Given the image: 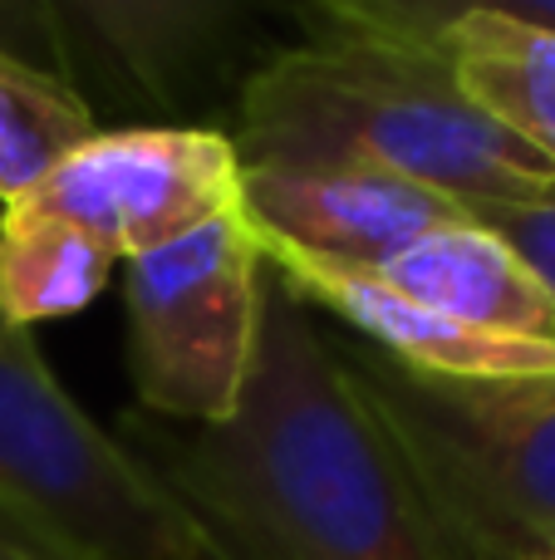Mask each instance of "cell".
<instances>
[{
	"mask_svg": "<svg viewBox=\"0 0 555 560\" xmlns=\"http://www.w3.org/2000/svg\"><path fill=\"white\" fill-rule=\"evenodd\" d=\"M118 438L226 560H462L340 335L271 266L236 413L212 428L128 413Z\"/></svg>",
	"mask_w": 555,
	"mask_h": 560,
	"instance_id": "cell-1",
	"label": "cell"
},
{
	"mask_svg": "<svg viewBox=\"0 0 555 560\" xmlns=\"http://www.w3.org/2000/svg\"><path fill=\"white\" fill-rule=\"evenodd\" d=\"M241 163H340L409 177L458 202H546L555 163L487 118L438 45L320 30L241 79Z\"/></svg>",
	"mask_w": 555,
	"mask_h": 560,
	"instance_id": "cell-2",
	"label": "cell"
},
{
	"mask_svg": "<svg viewBox=\"0 0 555 560\" xmlns=\"http://www.w3.org/2000/svg\"><path fill=\"white\" fill-rule=\"evenodd\" d=\"M0 526L49 560H226L0 315Z\"/></svg>",
	"mask_w": 555,
	"mask_h": 560,
	"instance_id": "cell-3",
	"label": "cell"
},
{
	"mask_svg": "<svg viewBox=\"0 0 555 560\" xmlns=\"http://www.w3.org/2000/svg\"><path fill=\"white\" fill-rule=\"evenodd\" d=\"M374 413L399 438L462 560L555 551V374L507 384L428 378L340 335Z\"/></svg>",
	"mask_w": 555,
	"mask_h": 560,
	"instance_id": "cell-4",
	"label": "cell"
},
{
	"mask_svg": "<svg viewBox=\"0 0 555 560\" xmlns=\"http://www.w3.org/2000/svg\"><path fill=\"white\" fill-rule=\"evenodd\" d=\"M128 266V369L143 413L212 428L241 404L261 319V246L241 212L133 256Z\"/></svg>",
	"mask_w": 555,
	"mask_h": 560,
	"instance_id": "cell-5",
	"label": "cell"
},
{
	"mask_svg": "<svg viewBox=\"0 0 555 560\" xmlns=\"http://www.w3.org/2000/svg\"><path fill=\"white\" fill-rule=\"evenodd\" d=\"M236 183L241 158L222 128H98L5 207L79 222L133 261L236 212Z\"/></svg>",
	"mask_w": 555,
	"mask_h": 560,
	"instance_id": "cell-6",
	"label": "cell"
},
{
	"mask_svg": "<svg viewBox=\"0 0 555 560\" xmlns=\"http://www.w3.org/2000/svg\"><path fill=\"white\" fill-rule=\"evenodd\" d=\"M236 212L261 252L383 271L418 236L462 222V202L379 167L241 163Z\"/></svg>",
	"mask_w": 555,
	"mask_h": 560,
	"instance_id": "cell-7",
	"label": "cell"
},
{
	"mask_svg": "<svg viewBox=\"0 0 555 560\" xmlns=\"http://www.w3.org/2000/svg\"><path fill=\"white\" fill-rule=\"evenodd\" d=\"M265 266L305 295L320 315H334L354 339L379 349L383 359L428 378H458V384H507V378H551L555 345L551 339H511L487 335L462 319L428 310L393 290L379 271L364 266L310 261V256L261 252Z\"/></svg>",
	"mask_w": 555,
	"mask_h": 560,
	"instance_id": "cell-8",
	"label": "cell"
},
{
	"mask_svg": "<svg viewBox=\"0 0 555 560\" xmlns=\"http://www.w3.org/2000/svg\"><path fill=\"white\" fill-rule=\"evenodd\" d=\"M265 0H55L74 65L114 89L173 108L236 49Z\"/></svg>",
	"mask_w": 555,
	"mask_h": 560,
	"instance_id": "cell-9",
	"label": "cell"
},
{
	"mask_svg": "<svg viewBox=\"0 0 555 560\" xmlns=\"http://www.w3.org/2000/svg\"><path fill=\"white\" fill-rule=\"evenodd\" d=\"M393 290L442 315L462 319L487 335L511 339H551L555 345V305L536 285V276L511 256L507 242L477 226L472 217L418 236L403 256L379 271Z\"/></svg>",
	"mask_w": 555,
	"mask_h": 560,
	"instance_id": "cell-10",
	"label": "cell"
},
{
	"mask_svg": "<svg viewBox=\"0 0 555 560\" xmlns=\"http://www.w3.org/2000/svg\"><path fill=\"white\" fill-rule=\"evenodd\" d=\"M438 49L482 114L555 163V30L477 10L442 30Z\"/></svg>",
	"mask_w": 555,
	"mask_h": 560,
	"instance_id": "cell-11",
	"label": "cell"
},
{
	"mask_svg": "<svg viewBox=\"0 0 555 560\" xmlns=\"http://www.w3.org/2000/svg\"><path fill=\"white\" fill-rule=\"evenodd\" d=\"M118 256L79 222L0 207V315L20 329L79 315L108 285Z\"/></svg>",
	"mask_w": 555,
	"mask_h": 560,
	"instance_id": "cell-12",
	"label": "cell"
},
{
	"mask_svg": "<svg viewBox=\"0 0 555 560\" xmlns=\"http://www.w3.org/2000/svg\"><path fill=\"white\" fill-rule=\"evenodd\" d=\"M98 133L84 89L0 55V207L39 183L59 158Z\"/></svg>",
	"mask_w": 555,
	"mask_h": 560,
	"instance_id": "cell-13",
	"label": "cell"
},
{
	"mask_svg": "<svg viewBox=\"0 0 555 560\" xmlns=\"http://www.w3.org/2000/svg\"><path fill=\"white\" fill-rule=\"evenodd\" d=\"M305 5L324 20V30L409 39V45H438L442 30L477 10L555 30V0H305Z\"/></svg>",
	"mask_w": 555,
	"mask_h": 560,
	"instance_id": "cell-14",
	"label": "cell"
},
{
	"mask_svg": "<svg viewBox=\"0 0 555 560\" xmlns=\"http://www.w3.org/2000/svg\"><path fill=\"white\" fill-rule=\"evenodd\" d=\"M0 55L25 59L39 74H55L64 84L84 89L74 65V45L59 20L55 0H0Z\"/></svg>",
	"mask_w": 555,
	"mask_h": 560,
	"instance_id": "cell-15",
	"label": "cell"
},
{
	"mask_svg": "<svg viewBox=\"0 0 555 560\" xmlns=\"http://www.w3.org/2000/svg\"><path fill=\"white\" fill-rule=\"evenodd\" d=\"M462 212L511 246L555 305V197L546 202H462Z\"/></svg>",
	"mask_w": 555,
	"mask_h": 560,
	"instance_id": "cell-16",
	"label": "cell"
},
{
	"mask_svg": "<svg viewBox=\"0 0 555 560\" xmlns=\"http://www.w3.org/2000/svg\"><path fill=\"white\" fill-rule=\"evenodd\" d=\"M0 560H49V556H39L29 541H20L15 532H5V526H0Z\"/></svg>",
	"mask_w": 555,
	"mask_h": 560,
	"instance_id": "cell-17",
	"label": "cell"
},
{
	"mask_svg": "<svg viewBox=\"0 0 555 560\" xmlns=\"http://www.w3.org/2000/svg\"><path fill=\"white\" fill-rule=\"evenodd\" d=\"M531 560H555V551H546V556H531Z\"/></svg>",
	"mask_w": 555,
	"mask_h": 560,
	"instance_id": "cell-18",
	"label": "cell"
}]
</instances>
